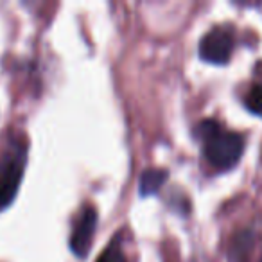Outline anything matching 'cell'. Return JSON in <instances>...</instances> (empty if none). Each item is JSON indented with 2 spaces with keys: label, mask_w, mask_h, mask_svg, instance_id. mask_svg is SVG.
I'll return each mask as SVG.
<instances>
[{
  "label": "cell",
  "mask_w": 262,
  "mask_h": 262,
  "mask_svg": "<svg viewBox=\"0 0 262 262\" xmlns=\"http://www.w3.org/2000/svg\"><path fill=\"white\" fill-rule=\"evenodd\" d=\"M196 133L205 142V158L212 167L219 169V171H226L239 162L244 151V139L239 133L225 129L215 120H203L196 127Z\"/></svg>",
  "instance_id": "cell-1"
},
{
  "label": "cell",
  "mask_w": 262,
  "mask_h": 262,
  "mask_svg": "<svg viewBox=\"0 0 262 262\" xmlns=\"http://www.w3.org/2000/svg\"><path fill=\"white\" fill-rule=\"evenodd\" d=\"M26 144L13 140L0 153V212L13 203L27 162Z\"/></svg>",
  "instance_id": "cell-2"
},
{
  "label": "cell",
  "mask_w": 262,
  "mask_h": 262,
  "mask_svg": "<svg viewBox=\"0 0 262 262\" xmlns=\"http://www.w3.org/2000/svg\"><path fill=\"white\" fill-rule=\"evenodd\" d=\"M233 52V34L226 27H214L210 29L200 43V58L214 65L228 63Z\"/></svg>",
  "instance_id": "cell-3"
},
{
  "label": "cell",
  "mask_w": 262,
  "mask_h": 262,
  "mask_svg": "<svg viewBox=\"0 0 262 262\" xmlns=\"http://www.w3.org/2000/svg\"><path fill=\"white\" fill-rule=\"evenodd\" d=\"M95 228H97V210L92 205H86L77 215L72 235H70V250L77 257H84L88 253L95 235Z\"/></svg>",
  "instance_id": "cell-4"
},
{
  "label": "cell",
  "mask_w": 262,
  "mask_h": 262,
  "mask_svg": "<svg viewBox=\"0 0 262 262\" xmlns=\"http://www.w3.org/2000/svg\"><path fill=\"white\" fill-rule=\"evenodd\" d=\"M167 178L169 174L165 169H147V171H144L139 183L140 196H151V194L158 192L160 187L167 182Z\"/></svg>",
  "instance_id": "cell-5"
},
{
  "label": "cell",
  "mask_w": 262,
  "mask_h": 262,
  "mask_svg": "<svg viewBox=\"0 0 262 262\" xmlns=\"http://www.w3.org/2000/svg\"><path fill=\"white\" fill-rule=\"evenodd\" d=\"M251 248H253V233L250 230H244L233 237L232 246H230V258L233 262H246Z\"/></svg>",
  "instance_id": "cell-6"
},
{
  "label": "cell",
  "mask_w": 262,
  "mask_h": 262,
  "mask_svg": "<svg viewBox=\"0 0 262 262\" xmlns=\"http://www.w3.org/2000/svg\"><path fill=\"white\" fill-rule=\"evenodd\" d=\"M95 262H127L126 253H124L122 244L119 243V239H113L112 243L106 246V250L99 255Z\"/></svg>",
  "instance_id": "cell-7"
},
{
  "label": "cell",
  "mask_w": 262,
  "mask_h": 262,
  "mask_svg": "<svg viewBox=\"0 0 262 262\" xmlns=\"http://www.w3.org/2000/svg\"><path fill=\"white\" fill-rule=\"evenodd\" d=\"M246 108L250 110L253 115L262 117V84H253L250 92L246 94Z\"/></svg>",
  "instance_id": "cell-8"
},
{
  "label": "cell",
  "mask_w": 262,
  "mask_h": 262,
  "mask_svg": "<svg viewBox=\"0 0 262 262\" xmlns=\"http://www.w3.org/2000/svg\"><path fill=\"white\" fill-rule=\"evenodd\" d=\"M260 262H262V257H260Z\"/></svg>",
  "instance_id": "cell-9"
}]
</instances>
